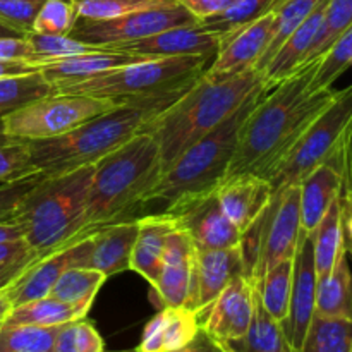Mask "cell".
<instances>
[{"label": "cell", "instance_id": "1", "mask_svg": "<svg viewBox=\"0 0 352 352\" xmlns=\"http://www.w3.org/2000/svg\"><path fill=\"white\" fill-rule=\"evenodd\" d=\"M318 62L320 58L302 64L254 103L241 126L226 179L239 174L268 179L309 124L336 98L337 89L313 91L309 86Z\"/></svg>", "mask_w": 352, "mask_h": 352}, {"label": "cell", "instance_id": "2", "mask_svg": "<svg viewBox=\"0 0 352 352\" xmlns=\"http://www.w3.org/2000/svg\"><path fill=\"white\" fill-rule=\"evenodd\" d=\"M268 91L256 67L223 76L203 72L172 105L143 126L160 146L164 168L215 129L258 91Z\"/></svg>", "mask_w": 352, "mask_h": 352}, {"label": "cell", "instance_id": "3", "mask_svg": "<svg viewBox=\"0 0 352 352\" xmlns=\"http://www.w3.org/2000/svg\"><path fill=\"white\" fill-rule=\"evenodd\" d=\"M186 89L126 100L116 109L86 120L62 136L30 141L34 170L48 177L95 165L110 151L136 136L148 120L164 112Z\"/></svg>", "mask_w": 352, "mask_h": 352}, {"label": "cell", "instance_id": "4", "mask_svg": "<svg viewBox=\"0 0 352 352\" xmlns=\"http://www.w3.org/2000/svg\"><path fill=\"white\" fill-rule=\"evenodd\" d=\"M164 172L160 146L151 134L136 136L93 165L85 227L88 232L117 222L157 184Z\"/></svg>", "mask_w": 352, "mask_h": 352}, {"label": "cell", "instance_id": "5", "mask_svg": "<svg viewBox=\"0 0 352 352\" xmlns=\"http://www.w3.org/2000/svg\"><path fill=\"white\" fill-rule=\"evenodd\" d=\"M91 174L93 165L43 175L19 201L12 219L40 258L89 234L85 217Z\"/></svg>", "mask_w": 352, "mask_h": 352}, {"label": "cell", "instance_id": "6", "mask_svg": "<svg viewBox=\"0 0 352 352\" xmlns=\"http://www.w3.org/2000/svg\"><path fill=\"white\" fill-rule=\"evenodd\" d=\"M263 93L267 91L263 89L251 96L220 126L186 148L168 167L164 168L160 179L144 196L141 205L162 201L165 210L179 199L219 188L220 182L226 179L227 168L236 151L241 126Z\"/></svg>", "mask_w": 352, "mask_h": 352}, {"label": "cell", "instance_id": "7", "mask_svg": "<svg viewBox=\"0 0 352 352\" xmlns=\"http://www.w3.org/2000/svg\"><path fill=\"white\" fill-rule=\"evenodd\" d=\"M213 57L143 58L78 82L55 86V93L131 100L175 93L191 86Z\"/></svg>", "mask_w": 352, "mask_h": 352}, {"label": "cell", "instance_id": "8", "mask_svg": "<svg viewBox=\"0 0 352 352\" xmlns=\"http://www.w3.org/2000/svg\"><path fill=\"white\" fill-rule=\"evenodd\" d=\"M301 230L299 184L275 191L265 212L241 241L254 287L275 263L294 258Z\"/></svg>", "mask_w": 352, "mask_h": 352}, {"label": "cell", "instance_id": "9", "mask_svg": "<svg viewBox=\"0 0 352 352\" xmlns=\"http://www.w3.org/2000/svg\"><path fill=\"white\" fill-rule=\"evenodd\" d=\"M347 140H352V85L337 91L336 98L309 124L298 143L268 175L274 192L299 184Z\"/></svg>", "mask_w": 352, "mask_h": 352}, {"label": "cell", "instance_id": "10", "mask_svg": "<svg viewBox=\"0 0 352 352\" xmlns=\"http://www.w3.org/2000/svg\"><path fill=\"white\" fill-rule=\"evenodd\" d=\"M126 100L52 93L21 107L0 119V129L9 136L26 141L62 136L86 120L116 109Z\"/></svg>", "mask_w": 352, "mask_h": 352}, {"label": "cell", "instance_id": "11", "mask_svg": "<svg viewBox=\"0 0 352 352\" xmlns=\"http://www.w3.org/2000/svg\"><path fill=\"white\" fill-rule=\"evenodd\" d=\"M199 21L177 0L146 9L133 10L112 19H82L78 17L69 36L82 43L109 48L113 45L150 38L172 28L198 24Z\"/></svg>", "mask_w": 352, "mask_h": 352}, {"label": "cell", "instance_id": "12", "mask_svg": "<svg viewBox=\"0 0 352 352\" xmlns=\"http://www.w3.org/2000/svg\"><path fill=\"white\" fill-rule=\"evenodd\" d=\"M162 213L170 217L175 227L188 234L199 250L241 246L243 234L223 213L217 189L179 199Z\"/></svg>", "mask_w": 352, "mask_h": 352}, {"label": "cell", "instance_id": "13", "mask_svg": "<svg viewBox=\"0 0 352 352\" xmlns=\"http://www.w3.org/2000/svg\"><path fill=\"white\" fill-rule=\"evenodd\" d=\"M351 143L337 148L336 153L313 168L299 182V205H301V229L311 234L327 213L337 196L342 195L344 186L352 182L351 170Z\"/></svg>", "mask_w": 352, "mask_h": 352}, {"label": "cell", "instance_id": "14", "mask_svg": "<svg viewBox=\"0 0 352 352\" xmlns=\"http://www.w3.org/2000/svg\"><path fill=\"white\" fill-rule=\"evenodd\" d=\"M136 236L138 220H117L98 227L78 239L72 267L91 268L107 277L127 272Z\"/></svg>", "mask_w": 352, "mask_h": 352}, {"label": "cell", "instance_id": "15", "mask_svg": "<svg viewBox=\"0 0 352 352\" xmlns=\"http://www.w3.org/2000/svg\"><path fill=\"white\" fill-rule=\"evenodd\" d=\"M239 275L250 277L243 248H223V250H199L195 248L192 256L191 285L186 308L198 315L208 308L217 296Z\"/></svg>", "mask_w": 352, "mask_h": 352}, {"label": "cell", "instance_id": "16", "mask_svg": "<svg viewBox=\"0 0 352 352\" xmlns=\"http://www.w3.org/2000/svg\"><path fill=\"white\" fill-rule=\"evenodd\" d=\"M254 298L256 287L250 277L232 278L215 301L198 313L199 327L220 344L241 339L253 322Z\"/></svg>", "mask_w": 352, "mask_h": 352}, {"label": "cell", "instance_id": "17", "mask_svg": "<svg viewBox=\"0 0 352 352\" xmlns=\"http://www.w3.org/2000/svg\"><path fill=\"white\" fill-rule=\"evenodd\" d=\"M292 263V289L289 311L280 323L285 339L294 352H299L305 340L308 327L315 316L316 299V277L315 256H313V236L301 230L298 241V250Z\"/></svg>", "mask_w": 352, "mask_h": 352}, {"label": "cell", "instance_id": "18", "mask_svg": "<svg viewBox=\"0 0 352 352\" xmlns=\"http://www.w3.org/2000/svg\"><path fill=\"white\" fill-rule=\"evenodd\" d=\"M222 34L203 23L172 28L150 38L113 45L112 50L127 52L148 58L158 57H215L220 48Z\"/></svg>", "mask_w": 352, "mask_h": 352}, {"label": "cell", "instance_id": "19", "mask_svg": "<svg viewBox=\"0 0 352 352\" xmlns=\"http://www.w3.org/2000/svg\"><path fill=\"white\" fill-rule=\"evenodd\" d=\"M278 6H275L267 14L251 21L250 24L236 31L232 36L227 38L213 57L212 65L205 69L206 74H232V72H239L243 69L256 65V62L260 60V57L270 43L272 34H274L275 14H277Z\"/></svg>", "mask_w": 352, "mask_h": 352}, {"label": "cell", "instance_id": "20", "mask_svg": "<svg viewBox=\"0 0 352 352\" xmlns=\"http://www.w3.org/2000/svg\"><path fill=\"white\" fill-rule=\"evenodd\" d=\"M274 189L268 179L256 174H239L223 179L217 188L220 206L230 222L246 232L265 212Z\"/></svg>", "mask_w": 352, "mask_h": 352}, {"label": "cell", "instance_id": "21", "mask_svg": "<svg viewBox=\"0 0 352 352\" xmlns=\"http://www.w3.org/2000/svg\"><path fill=\"white\" fill-rule=\"evenodd\" d=\"M192 256L195 244L181 229L172 230L165 244L162 268L153 284L155 294L160 299L162 308H181L186 306L191 285Z\"/></svg>", "mask_w": 352, "mask_h": 352}, {"label": "cell", "instance_id": "22", "mask_svg": "<svg viewBox=\"0 0 352 352\" xmlns=\"http://www.w3.org/2000/svg\"><path fill=\"white\" fill-rule=\"evenodd\" d=\"M76 243L78 241L47 254V256L38 258L3 291L12 308L50 296L52 287L60 277L62 272L74 265Z\"/></svg>", "mask_w": 352, "mask_h": 352}, {"label": "cell", "instance_id": "23", "mask_svg": "<svg viewBox=\"0 0 352 352\" xmlns=\"http://www.w3.org/2000/svg\"><path fill=\"white\" fill-rule=\"evenodd\" d=\"M143 58L148 57L100 47L96 50L85 52V54H76L64 58H57V60L43 62V64H40L38 71L52 85L58 86L82 81V79L93 78V76L110 71V69L120 67V65L131 64V62L143 60Z\"/></svg>", "mask_w": 352, "mask_h": 352}, {"label": "cell", "instance_id": "24", "mask_svg": "<svg viewBox=\"0 0 352 352\" xmlns=\"http://www.w3.org/2000/svg\"><path fill=\"white\" fill-rule=\"evenodd\" d=\"M199 330L198 315L192 309L162 308L144 325L136 352H174L184 347Z\"/></svg>", "mask_w": 352, "mask_h": 352}, {"label": "cell", "instance_id": "25", "mask_svg": "<svg viewBox=\"0 0 352 352\" xmlns=\"http://www.w3.org/2000/svg\"><path fill=\"white\" fill-rule=\"evenodd\" d=\"M175 229V223L165 213L138 219V236L131 253L129 270L141 275L151 287L160 274L165 244Z\"/></svg>", "mask_w": 352, "mask_h": 352}, {"label": "cell", "instance_id": "26", "mask_svg": "<svg viewBox=\"0 0 352 352\" xmlns=\"http://www.w3.org/2000/svg\"><path fill=\"white\" fill-rule=\"evenodd\" d=\"M313 236V256H315L316 277L323 278L332 272L333 265L346 253V236H344V206L342 195L333 199Z\"/></svg>", "mask_w": 352, "mask_h": 352}, {"label": "cell", "instance_id": "27", "mask_svg": "<svg viewBox=\"0 0 352 352\" xmlns=\"http://www.w3.org/2000/svg\"><path fill=\"white\" fill-rule=\"evenodd\" d=\"M315 315L325 318H352V270L347 251L332 272L316 282Z\"/></svg>", "mask_w": 352, "mask_h": 352}, {"label": "cell", "instance_id": "28", "mask_svg": "<svg viewBox=\"0 0 352 352\" xmlns=\"http://www.w3.org/2000/svg\"><path fill=\"white\" fill-rule=\"evenodd\" d=\"M229 352H294L282 332L280 323L275 322L261 305L260 298H254V315L246 336L223 344Z\"/></svg>", "mask_w": 352, "mask_h": 352}, {"label": "cell", "instance_id": "29", "mask_svg": "<svg viewBox=\"0 0 352 352\" xmlns=\"http://www.w3.org/2000/svg\"><path fill=\"white\" fill-rule=\"evenodd\" d=\"M107 278L109 277L98 270L69 267L62 272L60 277L57 278L55 285L52 287L50 298L89 311L96 294L102 289V285L105 284Z\"/></svg>", "mask_w": 352, "mask_h": 352}, {"label": "cell", "instance_id": "30", "mask_svg": "<svg viewBox=\"0 0 352 352\" xmlns=\"http://www.w3.org/2000/svg\"><path fill=\"white\" fill-rule=\"evenodd\" d=\"M88 311L78 306L65 305L57 299L41 298L24 302L10 309L7 316V325H38V327H58L74 320L85 318Z\"/></svg>", "mask_w": 352, "mask_h": 352}, {"label": "cell", "instance_id": "31", "mask_svg": "<svg viewBox=\"0 0 352 352\" xmlns=\"http://www.w3.org/2000/svg\"><path fill=\"white\" fill-rule=\"evenodd\" d=\"M52 93L55 86L40 71L0 78V119Z\"/></svg>", "mask_w": 352, "mask_h": 352}, {"label": "cell", "instance_id": "32", "mask_svg": "<svg viewBox=\"0 0 352 352\" xmlns=\"http://www.w3.org/2000/svg\"><path fill=\"white\" fill-rule=\"evenodd\" d=\"M292 260L294 258L275 263L270 270H267L260 284L256 285L258 298H260L265 311L278 323L284 322L289 311L292 289V263H294Z\"/></svg>", "mask_w": 352, "mask_h": 352}, {"label": "cell", "instance_id": "33", "mask_svg": "<svg viewBox=\"0 0 352 352\" xmlns=\"http://www.w3.org/2000/svg\"><path fill=\"white\" fill-rule=\"evenodd\" d=\"M352 318H325L315 315L299 352H349Z\"/></svg>", "mask_w": 352, "mask_h": 352}, {"label": "cell", "instance_id": "34", "mask_svg": "<svg viewBox=\"0 0 352 352\" xmlns=\"http://www.w3.org/2000/svg\"><path fill=\"white\" fill-rule=\"evenodd\" d=\"M322 2V0H284L280 6L277 7V14H275V26H274V34H272V40L268 43L267 50L263 52V55L260 57V60L256 62L254 67L263 74V71L267 69V65L270 64L272 58L275 57L278 50H280L282 45L285 43V40L289 38V34L316 9V6Z\"/></svg>", "mask_w": 352, "mask_h": 352}, {"label": "cell", "instance_id": "35", "mask_svg": "<svg viewBox=\"0 0 352 352\" xmlns=\"http://www.w3.org/2000/svg\"><path fill=\"white\" fill-rule=\"evenodd\" d=\"M58 327L3 323L0 329V352H54Z\"/></svg>", "mask_w": 352, "mask_h": 352}, {"label": "cell", "instance_id": "36", "mask_svg": "<svg viewBox=\"0 0 352 352\" xmlns=\"http://www.w3.org/2000/svg\"><path fill=\"white\" fill-rule=\"evenodd\" d=\"M352 67V24L337 38L325 55L320 57L318 67L311 79V89L332 88L333 82Z\"/></svg>", "mask_w": 352, "mask_h": 352}, {"label": "cell", "instance_id": "37", "mask_svg": "<svg viewBox=\"0 0 352 352\" xmlns=\"http://www.w3.org/2000/svg\"><path fill=\"white\" fill-rule=\"evenodd\" d=\"M280 2L282 0H236L226 12L219 14L212 19L199 21V23L219 31L222 34V41H220V45H222L236 31H239L241 28L250 24L251 21L267 14L268 10L274 9Z\"/></svg>", "mask_w": 352, "mask_h": 352}, {"label": "cell", "instance_id": "38", "mask_svg": "<svg viewBox=\"0 0 352 352\" xmlns=\"http://www.w3.org/2000/svg\"><path fill=\"white\" fill-rule=\"evenodd\" d=\"M352 24V0H329L322 30L316 36L315 43L309 48L305 64L316 60L327 54L333 41Z\"/></svg>", "mask_w": 352, "mask_h": 352}, {"label": "cell", "instance_id": "39", "mask_svg": "<svg viewBox=\"0 0 352 352\" xmlns=\"http://www.w3.org/2000/svg\"><path fill=\"white\" fill-rule=\"evenodd\" d=\"M26 40L30 41L33 57L28 62L40 67V64L48 60H57V58L69 57V55L85 54V52L96 50L95 45L82 43V41L74 40L67 34H41V33H28Z\"/></svg>", "mask_w": 352, "mask_h": 352}, {"label": "cell", "instance_id": "40", "mask_svg": "<svg viewBox=\"0 0 352 352\" xmlns=\"http://www.w3.org/2000/svg\"><path fill=\"white\" fill-rule=\"evenodd\" d=\"M30 141L9 136L0 129V184L34 174Z\"/></svg>", "mask_w": 352, "mask_h": 352}, {"label": "cell", "instance_id": "41", "mask_svg": "<svg viewBox=\"0 0 352 352\" xmlns=\"http://www.w3.org/2000/svg\"><path fill=\"white\" fill-rule=\"evenodd\" d=\"M54 352H105V342L85 316L58 327Z\"/></svg>", "mask_w": 352, "mask_h": 352}, {"label": "cell", "instance_id": "42", "mask_svg": "<svg viewBox=\"0 0 352 352\" xmlns=\"http://www.w3.org/2000/svg\"><path fill=\"white\" fill-rule=\"evenodd\" d=\"M78 21L74 0H45L40 12L34 17L31 33L41 34H65L74 28Z\"/></svg>", "mask_w": 352, "mask_h": 352}, {"label": "cell", "instance_id": "43", "mask_svg": "<svg viewBox=\"0 0 352 352\" xmlns=\"http://www.w3.org/2000/svg\"><path fill=\"white\" fill-rule=\"evenodd\" d=\"M174 0H74L78 17L82 19H112L133 10L160 6Z\"/></svg>", "mask_w": 352, "mask_h": 352}, {"label": "cell", "instance_id": "44", "mask_svg": "<svg viewBox=\"0 0 352 352\" xmlns=\"http://www.w3.org/2000/svg\"><path fill=\"white\" fill-rule=\"evenodd\" d=\"M45 0H0V24L26 36Z\"/></svg>", "mask_w": 352, "mask_h": 352}, {"label": "cell", "instance_id": "45", "mask_svg": "<svg viewBox=\"0 0 352 352\" xmlns=\"http://www.w3.org/2000/svg\"><path fill=\"white\" fill-rule=\"evenodd\" d=\"M43 177L41 172H34V174L26 175L23 179H17L12 182H3L0 184V220L12 219L16 213L17 205L23 199V196L36 184L40 179Z\"/></svg>", "mask_w": 352, "mask_h": 352}, {"label": "cell", "instance_id": "46", "mask_svg": "<svg viewBox=\"0 0 352 352\" xmlns=\"http://www.w3.org/2000/svg\"><path fill=\"white\" fill-rule=\"evenodd\" d=\"M177 2L198 21H206L226 12L236 0H177Z\"/></svg>", "mask_w": 352, "mask_h": 352}, {"label": "cell", "instance_id": "47", "mask_svg": "<svg viewBox=\"0 0 352 352\" xmlns=\"http://www.w3.org/2000/svg\"><path fill=\"white\" fill-rule=\"evenodd\" d=\"M38 254L33 248L26 243V239L7 241L0 243V263H12V261H34Z\"/></svg>", "mask_w": 352, "mask_h": 352}, {"label": "cell", "instance_id": "48", "mask_svg": "<svg viewBox=\"0 0 352 352\" xmlns=\"http://www.w3.org/2000/svg\"><path fill=\"white\" fill-rule=\"evenodd\" d=\"M33 57L26 36L0 38V60H30Z\"/></svg>", "mask_w": 352, "mask_h": 352}, {"label": "cell", "instance_id": "49", "mask_svg": "<svg viewBox=\"0 0 352 352\" xmlns=\"http://www.w3.org/2000/svg\"><path fill=\"white\" fill-rule=\"evenodd\" d=\"M174 352H229V351L223 347V344H220L219 340L213 339L210 333H206L205 330L199 327L196 336L192 337L184 347H181V349Z\"/></svg>", "mask_w": 352, "mask_h": 352}, {"label": "cell", "instance_id": "50", "mask_svg": "<svg viewBox=\"0 0 352 352\" xmlns=\"http://www.w3.org/2000/svg\"><path fill=\"white\" fill-rule=\"evenodd\" d=\"M36 261V260H34ZM34 261H12V263H0V292L6 291L31 263Z\"/></svg>", "mask_w": 352, "mask_h": 352}, {"label": "cell", "instance_id": "51", "mask_svg": "<svg viewBox=\"0 0 352 352\" xmlns=\"http://www.w3.org/2000/svg\"><path fill=\"white\" fill-rule=\"evenodd\" d=\"M34 71H38V67L28 60H0V78L30 74Z\"/></svg>", "mask_w": 352, "mask_h": 352}, {"label": "cell", "instance_id": "52", "mask_svg": "<svg viewBox=\"0 0 352 352\" xmlns=\"http://www.w3.org/2000/svg\"><path fill=\"white\" fill-rule=\"evenodd\" d=\"M16 239H24L23 227H21L14 219L0 220V243H7V241Z\"/></svg>", "mask_w": 352, "mask_h": 352}, {"label": "cell", "instance_id": "53", "mask_svg": "<svg viewBox=\"0 0 352 352\" xmlns=\"http://www.w3.org/2000/svg\"><path fill=\"white\" fill-rule=\"evenodd\" d=\"M10 309H12V305H10L9 299L6 298V294H3V292H0V329H2L3 323H6Z\"/></svg>", "mask_w": 352, "mask_h": 352}, {"label": "cell", "instance_id": "54", "mask_svg": "<svg viewBox=\"0 0 352 352\" xmlns=\"http://www.w3.org/2000/svg\"><path fill=\"white\" fill-rule=\"evenodd\" d=\"M17 38V36H21L19 33H16V31H12L10 30V28H7V26H3V24H0V38Z\"/></svg>", "mask_w": 352, "mask_h": 352}, {"label": "cell", "instance_id": "55", "mask_svg": "<svg viewBox=\"0 0 352 352\" xmlns=\"http://www.w3.org/2000/svg\"><path fill=\"white\" fill-rule=\"evenodd\" d=\"M347 256H349L352 260V248H351V250H347Z\"/></svg>", "mask_w": 352, "mask_h": 352}, {"label": "cell", "instance_id": "56", "mask_svg": "<svg viewBox=\"0 0 352 352\" xmlns=\"http://www.w3.org/2000/svg\"><path fill=\"white\" fill-rule=\"evenodd\" d=\"M349 352H352V344H351V349H349Z\"/></svg>", "mask_w": 352, "mask_h": 352}, {"label": "cell", "instance_id": "57", "mask_svg": "<svg viewBox=\"0 0 352 352\" xmlns=\"http://www.w3.org/2000/svg\"><path fill=\"white\" fill-rule=\"evenodd\" d=\"M127 352H136V351H127Z\"/></svg>", "mask_w": 352, "mask_h": 352}]
</instances>
